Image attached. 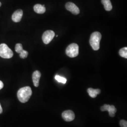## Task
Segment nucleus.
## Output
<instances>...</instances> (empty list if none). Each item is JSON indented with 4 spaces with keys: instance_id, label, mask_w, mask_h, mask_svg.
<instances>
[{
    "instance_id": "obj_1",
    "label": "nucleus",
    "mask_w": 127,
    "mask_h": 127,
    "mask_svg": "<svg viewBox=\"0 0 127 127\" xmlns=\"http://www.w3.org/2000/svg\"><path fill=\"white\" fill-rule=\"evenodd\" d=\"M31 88L29 86L25 87L20 89L17 93L18 100L21 103L27 102L32 95Z\"/></svg>"
},
{
    "instance_id": "obj_2",
    "label": "nucleus",
    "mask_w": 127,
    "mask_h": 127,
    "mask_svg": "<svg viewBox=\"0 0 127 127\" xmlns=\"http://www.w3.org/2000/svg\"><path fill=\"white\" fill-rule=\"evenodd\" d=\"M101 37L102 36L99 32H94L91 34L90 43L94 50H97L99 49Z\"/></svg>"
},
{
    "instance_id": "obj_3",
    "label": "nucleus",
    "mask_w": 127,
    "mask_h": 127,
    "mask_svg": "<svg viewBox=\"0 0 127 127\" xmlns=\"http://www.w3.org/2000/svg\"><path fill=\"white\" fill-rule=\"evenodd\" d=\"M13 56V52L5 43L0 45V57L3 59H10Z\"/></svg>"
},
{
    "instance_id": "obj_4",
    "label": "nucleus",
    "mask_w": 127,
    "mask_h": 127,
    "mask_svg": "<svg viewBox=\"0 0 127 127\" xmlns=\"http://www.w3.org/2000/svg\"><path fill=\"white\" fill-rule=\"evenodd\" d=\"M65 52L69 57L75 58L79 54V46L76 43H72L67 47Z\"/></svg>"
},
{
    "instance_id": "obj_5",
    "label": "nucleus",
    "mask_w": 127,
    "mask_h": 127,
    "mask_svg": "<svg viewBox=\"0 0 127 127\" xmlns=\"http://www.w3.org/2000/svg\"><path fill=\"white\" fill-rule=\"evenodd\" d=\"M55 36V32L52 30H47L44 32L42 35V39L43 42L48 44L50 43Z\"/></svg>"
},
{
    "instance_id": "obj_6",
    "label": "nucleus",
    "mask_w": 127,
    "mask_h": 127,
    "mask_svg": "<svg viewBox=\"0 0 127 127\" xmlns=\"http://www.w3.org/2000/svg\"><path fill=\"white\" fill-rule=\"evenodd\" d=\"M101 110L103 112L106 111H108L109 115L112 117L115 116V114L117 112V109L114 105H110L109 104H104L101 107Z\"/></svg>"
},
{
    "instance_id": "obj_7",
    "label": "nucleus",
    "mask_w": 127,
    "mask_h": 127,
    "mask_svg": "<svg viewBox=\"0 0 127 127\" xmlns=\"http://www.w3.org/2000/svg\"><path fill=\"white\" fill-rule=\"evenodd\" d=\"M62 116L65 121L71 122L75 118V114L71 110H67L64 112L62 114Z\"/></svg>"
},
{
    "instance_id": "obj_8",
    "label": "nucleus",
    "mask_w": 127,
    "mask_h": 127,
    "mask_svg": "<svg viewBox=\"0 0 127 127\" xmlns=\"http://www.w3.org/2000/svg\"><path fill=\"white\" fill-rule=\"evenodd\" d=\"M65 8L73 14L78 15L80 13V9L73 2H68L65 4Z\"/></svg>"
},
{
    "instance_id": "obj_9",
    "label": "nucleus",
    "mask_w": 127,
    "mask_h": 127,
    "mask_svg": "<svg viewBox=\"0 0 127 127\" xmlns=\"http://www.w3.org/2000/svg\"><path fill=\"white\" fill-rule=\"evenodd\" d=\"M23 15V10L21 9H18L13 14L12 19L14 22H19L21 21Z\"/></svg>"
},
{
    "instance_id": "obj_10",
    "label": "nucleus",
    "mask_w": 127,
    "mask_h": 127,
    "mask_svg": "<svg viewBox=\"0 0 127 127\" xmlns=\"http://www.w3.org/2000/svg\"><path fill=\"white\" fill-rule=\"evenodd\" d=\"M41 73L39 71H35L32 73V78L34 86L37 87L39 85V81L41 78Z\"/></svg>"
},
{
    "instance_id": "obj_11",
    "label": "nucleus",
    "mask_w": 127,
    "mask_h": 127,
    "mask_svg": "<svg viewBox=\"0 0 127 127\" xmlns=\"http://www.w3.org/2000/svg\"><path fill=\"white\" fill-rule=\"evenodd\" d=\"M44 6V5H42L39 4L35 5L33 7L34 11L37 13H44L46 11V8Z\"/></svg>"
},
{
    "instance_id": "obj_12",
    "label": "nucleus",
    "mask_w": 127,
    "mask_h": 127,
    "mask_svg": "<svg viewBox=\"0 0 127 127\" xmlns=\"http://www.w3.org/2000/svg\"><path fill=\"white\" fill-rule=\"evenodd\" d=\"M87 91L90 96L92 98L95 97L96 95L99 94L101 92V91L99 89H93L92 88L88 89Z\"/></svg>"
},
{
    "instance_id": "obj_13",
    "label": "nucleus",
    "mask_w": 127,
    "mask_h": 127,
    "mask_svg": "<svg viewBox=\"0 0 127 127\" xmlns=\"http://www.w3.org/2000/svg\"><path fill=\"white\" fill-rule=\"evenodd\" d=\"M102 3L104 5V9L106 11L111 10L113 7L110 0H101Z\"/></svg>"
},
{
    "instance_id": "obj_14",
    "label": "nucleus",
    "mask_w": 127,
    "mask_h": 127,
    "mask_svg": "<svg viewBox=\"0 0 127 127\" xmlns=\"http://www.w3.org/2000/svg\"><path fill=\"white\" fill-rule=\"evenodd\" d=\"M119 55L122 57L127 59V48L124 47L121 49L119 51Z\"/></svg>"
},
{
    "instance_id": "obj_15",
    "label": "nucleus",
    "mask_w": 127,
    "mask_h": 127,
    "mask_svg": "<svg viewBox=\"0 0 127 127\" xmlns=\"http://www.w3.org/2000/svg\"><path fill=\"white\" fill-rule=\"evenodd\" d=\"M55 79L59 82H61L63 84H65L66 82V79L63 77L60 76L58 75H56L55 77Z\"/></svg>"
},
{
    "instance_id": "obj_16",
    "label": "nucleus",
    "mask_w": 127,
    "mask_h": 127,
    "mask_svg": "<svg viewBox=\"0 0 127 127\" xmlns=\"http://www.w3.org/2000/svg\"><path fill=\"white\" fill-rule=\"evenodd\" d=\"M15 51L18 53H20L23 50L22 45L20 43H17L15 46Z\"/></svg>"
},
{
    "instance_id": "obj_17",
    "label": "nucleus",
    "mask_w": 127,
    "mask_h": 127,
    "mask_svg": "<svg viewBox=\"0 0 127 127\" xmlns=\"http://www.w3.org/2000/svg\"><path fill=\"white\" fill-rule=\"evenodd\" d=\"M19 54H20V55H19L21 59H26V58H27L28 55V53L27 51L23 50V51Z\"/></svg>"
},
{
    "instance_id": "obj_18",
    "label": "nucleus",
    "mask_w": 127,
    "mask_h": 127,
    "mask_svg": "<svg viewBox=\"0 0 127 127\" xmlns=\"http://www.w3.org/2000/svg\"><path fill=\"white\" fill-rule=\"evenodd\" d=\"M120 124L121 127H127V121L124 120H122L120 121Z\"/></svg>"
},
{
    "instance_id": "obj_19",
    "label": "nucleus",
    "mask_w": 127,
    "mask_h": 127,
    "mask_svg": "<svg viewBox=\"0 0 127 127\" xmlns=\"http://www.w3.org/2000/svg\"><path fill=\"white\" fill-rule=\"evenodd\" d=\"M4 86V85H3V82H1V81H0V90L3 88V87Z\"/></svg>"
},
{
    "instance_id": "obj_20",
    "label": "nucleus",
    "mask_w": 127,
    "mask_h": 127,
    "mask_svg": "<svg viewBox=\"0 0 127 127\" xmlns=\"http://www.w3.org/2000/svg\"><path fill=\"white\" fill-rule=\"evenodd\" d=\"M2 113V108L1 107V104H0V114H1Z\"/></svg>"
},
{
    "instance_id": "obj_21",
    "label": "nucleus",
    "mask_w": 127,
    "mask_h": 127,
    "mask_svg": "<svg viewBox=\"0 0 127 127\" xmlns=\"http://www.w3.org/2000/svg\"><path fill=\"white\" fill-rule=\"evenodd\" d=\"M1 2H0V7L1 6Z\"/></svg>"
}]
</instances>
